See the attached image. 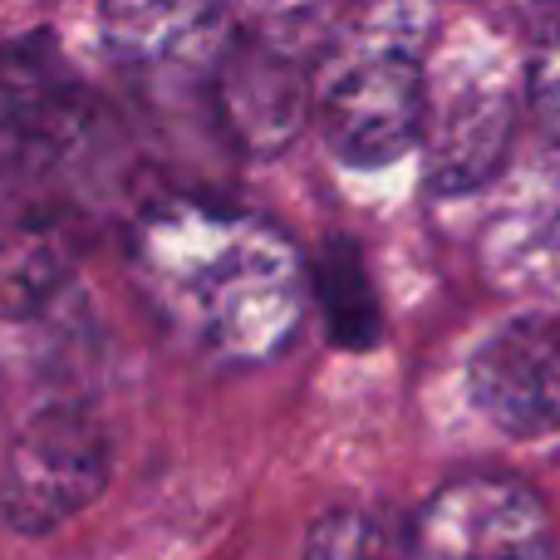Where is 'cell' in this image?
Listing matches in <instances>:
<instances>
[{
	"mask_svg": "<svg viewBox=\"0 0 560 560\" xmlns=\"http://www.w3.org/2000/svg\"><path fill=\"white\" fill-rule=\"evenodd\" d=\"M310 290H315L319 310H325L329 339L339 349H374L378 335H384V315H378L374 285H369L364 256H359L354 242L335 236L325 242V252L310 266Z\"/></svg>",
	"mask_w": 560,
	"mask_h": 560,
	"instance_id": "obj_11",
	"label": "cell"
},
{
	"mask_svg": "<svg viewBox=\"0 0 560 560\" xmlns=\"http://www.w3.org/2000/svg\"><path fill=\"white\" fill-rule=\"evenodd\" d=\"M305 560H413V541L398 536L384 516L339 506L310 526Z\"/></svg>",
	"mask_w": 560,
	"mask_h": 560,
	"instance_id": "obj_14",
	"label": "cell"
},
{
	"mask_svg": "<svg viewBox=\"0 0 560 560\" xmlns=\"http://www.w3.org/2000/svg\"><path fill=\"white\" fill-rule=\"evenodd\" d=\"M506 10H516V15H532L541 30L560 25V0H502Z\"/></svg>",
	"mask_w": 560,
	"mask_h": 560,
	"instance_id": "obj_16",
	"label": "cell"
},
{
	"mask_svg": "<svg viewBox=\"0 0 560 560\" xmlns=\"http://www.w3.org/2000/svg\"><path fill=\"white\" fill-rule=\"evenodd\" d=\"M128 261L163 325L226 369L285 354L310 305V266L280 226L197 197L148 207Z\"/></svg>",
	"mask_w": 560,
	"mask_h": 560,
	"instance_id": "obj_1",
	"label": "cell"
},
{
	"mask_svg": "<svg viewBox=\"0 0 560 560\" xmlns=\"http://www.w3.org/2000/svg\"><path fill=\"white\" fill-rule=\"evenodd\" d=\"M408 541L413 560H556L546 502L497 472H467L438 487Z\"/></svg>",
	"mask_w": 560,
	"mask_h": 560,
	"instance_id": "obj_5",
	"label": "cell"
},
{
	"mask_svg": "<svg viewBox=\"0 0 560 560\" xmlns=\"http://www.w3.org/2000/svg\"><path fill=\"white\" fill-rule=\"evenodd\" d=\"M526 104H532L541 133L551 138V148H560V25L541 30L526 65Z\"/></svg>",
	"mask_w": 560,
	"mask_h": 560,
	"instance_id": "obj_15",
	"label": "cell"
},
{
	"mask_svg": "<svg viewBox=\"0 0 560 560\" xmlns=\"http://www.w3.org/2000/svg\"><path fill=\"white\" fill-rule=\"evenodd\" d=\"M84 128V94L49 39H20L0 55V153L49 163Z\"/></svg>",
	"mask_w": 560,
	"mask_h": 560,
	"instance_id": "obj_9",
	"label": "cell"
},
{
	"mask_svg": "<svg viewBox=\"0 0 560 560\" xmlns=\"http://www.w3.org/2000/svg\"><path fill=\"white\" fill-rule=\"evenodd\" d=\"M472 404L512 438L560 433V315H516L467 364Z\"/></svg>",
	"mask_w": 560,
	"mask_h": 560,
	"instance_id": "obj_6",
	"label": "cell"
},
{
	"mask_svg": "<svg viewBox=\"0 0 560 560\" xmlns=\"http://www.w3.org/2000/svg\"><path fill=\"white\" fill-rule=\"evenodd\" d=\"M65 280V256L55 236L39 226H5L0 232V315H35Z\"/></svg>",
	"mask_w": 560,
	"mask_h": 560,
	"instance_id": "obj_12",
	"label": "cell"
},
{
	"mask_svg": "<svg viewBox=\"0 0 560 560\" xmlns=\"http://www.w3.org/2000/svg\"><path fill=\"white\" fill-rule=\"evenodd\" d=\"M114 472V447L94 413L74 404L39 408L0 463V516L20 536H45L94 506Z\"/></svg>",
	"mask_w": 560,
	"mask_h": 560,
	"instance_id": "obj_4",
	"label": "cell"
},
{
	"mask_svg": "<svg viewBox=\"0 0 560 560\" xmlns=\"http://www.w3.org/2000/svg\"><path fill=\"white\" fill-rule=\"evenodd\" d=\"M98 25L114 65L148 84L212 79L232 45L217 0H104Z\"/></svg>",
	"mask_w": 560,
	"mask_h": 560,
	"instance_id": "obj_7",
	"label": "cell"
},
{
	"mask_svg": "<svg viewBox=\"0 0 560 560\" xmlns=\"http://www.w3.org/2000/svg\"><path fill=\"white\" fill-rule=\"evenodd\" d=\"M217 10L226 15L232 35L310 55L315 39H325L335 25L339 0H217Z\"/></svg>",
	"mask_w": 560,
	"mask_h": 560,
	"instance_id": "obj_13",
	"label": "cell"
},
{
	"mask_svg": "<svg viewBox=\"0 0 560 560\" xmlns=\"http://www.w3.org/2000/svg\"><path fill=\"white\" fill-rule=\"evenodd\" d=\"M526 74L497 39H457L423 74V173L438 197L487 187L512 158Z\"/></svg>",
	"mask_w": 560,
	"mask_h": 560,
	"instance_id": "obj_3",
	"label": "cell"
},
{
	"mask_svg": "<svg viewBox=\"0 0 560 560\" xmlns=\"http://www.w3.org/2000/svg\"><path fill=\"white\" fill-rule=\"evenodd\" d=\"M212 84L232 143L256 158L290 148L305 118L315 114V74L305 69V55L261 45V39L232 35Z\"/></svg>",
	"mask_w": 560,
	"mask_h": 560,
	"instance_id": "obj_8",
	"label": "cell"
},
{
	"mask_svg": "<svg viewBox=\"0 0 560 560\" xmlns=\"http://www.w3.org/2000/svg\"><path fill=\"white\" fill-rule=\"evenodd\" d=\"M428 0H359L315 65V124L349 167H388L418 148L428 74Z\"/></svg>",
	"mask_w": 560,
	"mask_h": 560,
	"instance_id": "obj_2",
	"label": "cell"
},
{
	"mask_svg": "<svg viewBox=\"0 0 560 560\" xmlns=\"http://www.w3.org/2000/svg\"><path fill=\"white\" fill-rule=\"evenodd\" d=\"M482 256L512 290L560 295V148L506 192V207L487 226Z\"/></svg>",
	"mask_w": 560,
	"mask_h": 560,
	"instance_id": "obj_10",
	"label": "cell"
}]
</instances>
